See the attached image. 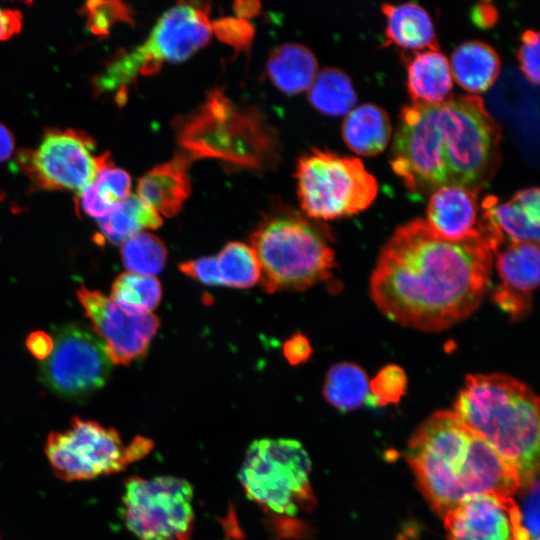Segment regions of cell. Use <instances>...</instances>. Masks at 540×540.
<instances>
[{
  "label": "cell",
  "instance_id": "22",
  "mask_svg": "<svg viewBox=\"0 0 540 540\" xmlns=\"http://www.w3.org/2000/svg\"><path fill=\"white\" fill-rule=\"evenodd\" d=\"M392 133L386 111L365 103L352 109L342 124V137L347 146L357 154L372 156L384 150Z\"/></svg>",
  "mask_w": 540,
  "mask_h": 540
},
{
  "label": "cell",
  "instance_id": "37",
  "mask_svg": "<svg viewBox=\"0 0 540 540\" xmlns=\"http://www.w3.org/2000/svg\"><path fill=\"white\" fill-rule=\"evenodd\" d=\"M522 72L533 84L539 82V32L526 30L521 37V45L517 52Z\"/></svg>",
  "mask_w": 540,
  "mask_h": 540
},
{
  "label": "cell",
  "instance_id": "12",
  "mask_svg": "<svg viewBox=\"0 0 540 540\" xmlns=\"http://www.w3.org/2000/svg\"><path fill=\"white\" fill-rule=\"evenodd\" d=\"M95 142L82 131L47 130L34 150L21 152L18 162L36 187L79 192L96 177L109 154H95Z\"/></svg>",
  "mask_w": 540,
  "mask_h": 540
},
{
  "label": "cell",
  "instance_id": "3",
  "mask_svg": "<svg viewBox=\"0 0 540 540\" xmlns=\"http://www.w3.org/2000/svg\"><path fill=\"white\" fill-rule=\"evenodd\" d=\"M406 456L422 493L441 516L467 496H513L522 487L517 470L454 411L430 416L412 436Z\"/></svg>",
  "mask_w": 540,
  "mask_h": 540
},
{
  "label": "cell",
  "instance_id": "7",
  "mask_svg": "<svg viewBox=\"0 0 540 540\" xmlns=\"http://www.w3.org/2000/svg\"><path fill=\"white\" fill-rule=\"evenodd\" d=\"M210 8L181 2L158 19L147 40L116 55L95 79L99 92L121 91L137 76L151 75L165 62H181L204 47L211 37Z\"/></svg>",
  "mask_w": 540,
  "mask_h": 540
},
{
  "label": "cell",
  "instance_id": "13",
  "mask_svg": "<svg viewBox=\"0 0 540 540\" xmlns=\"http://www.w3.org/2000/svg\"><path fill=\"white\" fill-rule=\"evenodd\" d=\"M50 356L42 364L41 377L54 393L82 400L107 381L111 361L103 342L78 324L61 327Z\"/></svg>",
  "mask_w": 540,
  "mask_h": 540
},
{
  "label": "cell",
  "instance_id": "27",
  "mask_svg": "<svg viewBox=\"0 0 540 540\" xmlns=\"http://www.w3.org/2000/svg\"><path fill=\"white\" fill-rule=\"evenodd\" d=\"M308 99L316 110L332 116L350 112L357 100L350 78L334 67H326L316 74Z\"/></svg>",
  "mask_w": 540,
  "mask_h": 540
},
{
  "label": "cell",
  "instance_id": "40",
  "mask_svg": "<svg viewBox=\"0 0 540 540\" xmlns=\"http://www.w3.org/2000/svg\"><path fill=\"white\" fill-rule=\"evenodd\" d=\"M21 27L20 11L0 7V41L11 38L21 30Z\"/></svg>",
  "mask_w": 540,
  "mask_h": 540
},
{
  "label": "cell",
  "instance_id": "16",
  "mask_svg": "<svg viewBox=\"0 0 540 540\" xmlns=\"http://www.w3.org/2000/svg\"><path fill=\"white\" fill-rule=\"evenodd\" d=\"M425 221L436 234L448 240L462 241L486 235L498 248L504 242L486 200L479 204L478 192L465 187L446 186L430 194Z\"/></svg>",
  "mask_w": 540,
  "mask_h": 540
},
{
  "label": "cell",
  "instance_id": "24",
  "mask_svg": "<svg viewBox=\"0 0 540 540\" xmlns=\"http://www.w3.org/2000/svg\"><path fill=\"white\" fill-rule=\"evenodd\" d=\"M267 72L278 89L295 94L311 86L317 74V60L306 46L285 43L270 53Z\"/></svg>",
  "mask_w": 540,
  "mask_h": 540
},
{
  "label": "cell",
  "instance_id": "14",
  "mask_svg": "<svg viewBox=\"0 0 540 540\" xmlns=\"http://www.w3.org/2000/svg\"><path fill=\"white\" fill-rule=\"evenodd\" d=\"M77 296L95 332L102 338L105 352L114 364L127 365L146 354L159 328L152 314H130L103 293L84 285Z\"/></svg>",
  "mask_w": 540,
  "mask_h": 540
},
{
  "label": "cell",
  "instance_id": "21",
  "mask_svg": "<svg viewBox=\"0 0 540 540\" xmlns=\"http://www.w3.org/2000/svg\"><path fill=\"white\" fill-rule=\"evenodd\" d=\"M407 76L412 102L439 103L453 85L449 61L440 51L416 52L408 63Z\"/></svg>",
  "mask_w": 540,
  "mask_h": 540
},
{
  "label": "cell",
  "instance_id": "39",
  "mask_svg": "<svg viewBox=\"0 0 540 540\" xmlns=\"http://www.w3.org/2000/svg\"><path fill=\"white\" fill-rule=\"evenodd\" d=\"M285 358L292 365H298L309 359L312 348L308 339L300 334L292 335L283 345Z\"/></svg>",
  "mask_w": 540,
  "mask_h": 540
},
{
  "label": "cell",
  "instance_id": "34",
  "mask_svg": "<svg viewBox=\"0 0 540 540\" xmlns=\"http://www.w3.org/2000/svg\"><path fill=\"white\" fill-rule=\"evenodd\" d=\"M77 207L93 218L101 219L118 202L94 180L78 192Z\"/></svg>",
  "mask_w": 540,
  "mask_h": 540
},
{
  "label": "cell",
  "instance_id": "20",
  "mask_svg": "<svg viewBox=\"0 0 540 540\" xmlns=\"http://www.w3.org/2000/svg\"><path fill=\"white\" fill-rule=\"evenodd\" d=\"M386 16V45L396 44L411 50L439 51L433 22L429 13L414 2L382 4Z\"/></svg>",
  "mask_w": 540,
  "mask_h": 540
},
{
  "label": "cell",
  "instance_id": "5",
  "mask_svg": "<svg viewBox=\"0 0 540 540\" xmlns=\"http://www.w3.org/2000/svg\"><path fill=\"white\" fill-rule=\"evenodd\" d=\"M179 145L193 159L214 158L246 168H267L278 159V141L263 115L211 90L203 104L174 121Z\"/></svg>",
  "mask_w": 540,
  "mask_h": 540
},
{
  "label": "cell",
  "instance_id": "6",
  "mask_svg": "<svg viewBox=\"0 0 540 540\" xmlns=\"http://www.w3.org/2000/svg\"><path fill=\"white\" fill-rule=\"evenodd\" d=\"M269 293L304 290L331 276L335 254L322 230L290 211L265 216L250 237Z\"/></svg>",
  "mask_w": 540,
  "mask_h": 540
},
{
  "label": "cell",
  "instance_id": "46",
  "mask_svg": "<svg viewBox=\"0 0 540 540\" xmlns=\"http://www.w3.org/2000/svg\"><path fill=\"white\" fill-rule=\"evenodd\" d=\"M1 540V539H0Z\"/></svg>",
  "mask_w": 540,
  "mask_h": 540
},
{
  "label": "cell",
  "instance_id": "9",
  "mask_svg": "<svg viewBox=\"0 0 540 540\" xmlns=\"http://www.w3.org/2000/svg\"><path fill=\"white\" fill-rule=\"evenodd\" d=\"M151 447L141 436L125 443L117 430L74 417L68 428L49 433L44 452L53 474L72 482L119 473Z\"/></svg>",
  "mask_w": 540,
  "mask_h": 540
},
{
  "label": "cell",
  "instance_id": "30",
  "mask_svg": "<svg viewBox=\"0 0 540 540\" xmlns=\"http://www.w3.org/2000/svg\"><path fill=\"white\" fill-rule=\"evenodd\" d=\"M167 249L157 236L140 232L126 240L121 248L124 267L132 273L152 276L159 274L167 260Z\"/></svg>",
  "mask_w": 540,
  "mask_h": 540
},
{
  "label": "cell",
  "instance_id": "8",
  "mask_svg": "<svg viewBox=\"0 0 540 540\" xmlns=\"http://www.w3.org/2000/svg\"><path fill=\"white\" fill-rule=\"evenodd\" d=\"M311 461L291 438H261L248 446L238 478L247 497L268 511L295 516L314 504Z\"/></svg>",
  "mask_w": 540,
  "mask_h": 540
},
{
  "label": "cell",
  "instance_id": "35",
  "mask_svg": "<svg viewBox=\"0 0 540 540\" xmlns=\"http://www.w3.org/2000/svg\"><path fill=\"white\" fill-rule=\"evenodd\" d=\"M94 181L108 191L119 202L130 195L131 179L121 168L113 166L108 159L99 169Z\"/></svg>",
  "mask_w": 540,
  "mask_h": 540
},
{
  "label": "cell",
  "instance_id": "45",
  "mask_svg": "<svg viewBox=\"0 0 540 540\" xmlns=\"http://www.w3.org/2000/svg\"><path fill=\"white\" fill-rule=\"evenodd\" d=\"M398 540H407V538L405 536H401L398 538Z\"/></svg>",
  "mask_w": 540,
  "mask_h": 540
},
{
  "label": "cell",
  "instance_id": "28",
  "mask_svg": "<svg viewBox=\"0 0 540 540\" xmlns=\"http://www.w3.org/2000/svg\"><path fill=\"white\" fill-rule=\"evenodd\" d=\"M161 297V284L155 277L124 272L115 279L110 298L127 313L147 314Z\"/></svg>",
  "mask_w": 540,
  "mask_h": 540
},
{
  "label": "cell",
  "instance_id": "25",
  "mask_svg": "<svg viewBox=\"0 0 540 540\" xmlns=\"http://www.w3.org/2000/svg\"><path fill=\"white\" fill-rule=\"evenodd\" d=\"M162 225L160 215L140 200L129 195L116 203L106 216L99 220V243H124L144 229H157Z\"/></svg>",
  "mask_w": 540,
  "mask_h": 540
},
{
  "label": "cell",
  "instance_id": "26",
  "mask_svg": "<svg viewBox=\"0 0 540 540\" xmlns=\"http://www.w3.org/2000/svg\"><path fill=\"white\" fill-rule=\"evenodd\" d=\"M323 394L340 411L356 409L369 399L367 374L352 362L337 363L326 374Z\"/></svg>",
  "mask_w": 540,
  "mask_h": 540
},
{
  "label": "cell",
  "instance_id": "38",
  "mask_svg": "<svg viewBox=\"0 0 540 540\" xmlns=\"http://www.w3.org/2000/svg\"><path fill=\"white\" fill-rule=\"evenodd\" d=\"M186 276L209 286H221L217 270L216 256H203L179 265Z\"/></svg>",
  "mask_w": 540,
  "mask_h": 540
},
{
  "label": "cell",
  "instance_id": "43",
  "mask_svg": "<svg viewBox=\"0 0 540 540\" xmlns=\"http://www.w3.org/2000/svg\"><path fill=\"white\" fill-rule=\"evenodd\" d=\"M14 149V139L11 132L0 124V162L7 160Z\"/></svg>",
  "mask_w": 540,
  "mask_h": 540
},
{
  "label": "cell",
  "instance_id": "31",
  "mask_svg": "<svg viewBox=\"0 0 540 540\" xmlns=\"http://www.w3.org/2000/svg\"><path fill=\"white\" fill-rule=\"evenodd\" d=\"M406 375L400 367L388 365L382 368L369 382V401L373 405L384 406L396 403L405 392Z\"/></svg>",
  "mask_w": 540,
  "mask_h": 540
},
{
  "label": "cell",
  "instance_id": "2",
  "mask_svg": "<svg viewBox=\"0 0 540 540\" xmlns=\"http://www.w3.org/2000/svg\"><path fill=\"white\" fill-rule=\"evenodd\" d=\"M501 128L474 94L401 110L390 164L405 187L432 194L446 186L479 192L500 163Z\"/></svg>",
  "mask_w": 540,
  "mask_h": 540
},
{
  "label": "cell",
  "instance_id": "4",
  "mask_svg": "<svg viewBox=\"0 0 540 540\" xmlns=\"http://www.w3.org/2000/svg\"><path fill=\"white\" fill-rule=\"evenodd\" d=\"M454 412L518 472L522 486L538 477L539 399L502 373L465 378Z\"/></svg>",
  "mask_w": 540,
  "mask_h": 540
},
{
  "label": "cell",
  "instance_id": "18",
  "mask_svg": "<svg viewBox=\"0 0 540 540\" xmlns=\"http://www.w3.org/2000/svg\"><path fill=\"white\" fill-rule=\"evenodd\" d=\"M192 160L181 150L171 160L149 170L138 181L137 197L159 215H177L191 192L188 168Z\"/></svg>",
  "mask_w": 540,
  "mask_h": 540
},
{
  "label": "cell",
  "instance_id": "15",
  "mask_svg": "<svg viewBox=\"0 0 540 540\" xmlns=\"http://www.w3.org/2000/svg\"><path fill=\"white\" fill-rule=\"evenodd\" d=\"M442 517L448 540H531L512 496H467Z\"/></svg>",
  "mask_w": 540,
  "mask_h": 540
},
{
  "label": "cell",
  "instance_id": "32",
  "mask_svg": "<svg viewBox=\"0 0 540 540\" xmlns=\"http://www.w3.org/2000/svg\"><path fill=\"white\" fill-rule=\"evenodd\" d=\"M88 24L96 34L108 33L110 27L119 21L131 22V10L118 1H93L85 6Z\"/></svg>",
  "mask_w": 540,
  "mask_h": 540
},
{
  "label": "cell",
  "instance_id": "29",
  "mask_svg": "<svg viewBox=\"0 0 540 540\" xmlns=\"http://www.w3.org/2000/svg\"><path fill=\"white\" fill-rule=\"evenodd\" d=\"M220 285L230 288H250L261 276L260 265L252 248L241 242L227 243L216 255Z\"/></svg>",
  "mask_w": 540,
  "mask_h": 540
},
{
  "label": "cell",
  "instance_id": "17",
  "mask_svg": "<svg viewBox=\"0 0 540 540\" xmlns=\"http://www.w3.org/2000/svg\"><path fill=\"white\" fill-rule=\"evenodd\" d=\"M494 255L500 283L493 292V301L511 319L522 318L531 308L539 283V245L509 242Z\"/></svg>",
  "mask_w": 540,
  "mask_h": 540
},
{
  "label": "cell",
  "instance_id": "1",
  "mask_svg": "<svg viewBox=\"0 0 540 540\" xmlns=\"http://www.w3.org/2000/svg\"><path fill=\"white\" fill-rule=\"evenodd\" d=\"M498 246L486 235L452 241L422 218L399 226L381 249L370 280L374 304L389 319L437 332L482 303Z\"/></svg>",
  "mask_w": 540,
  "mask_h": 540
},
{
  "label": "cell",
  "instance_id": "42",
  "mask_svg": "<svg viewBox=\"0 0 540 540\" xmlns=\"http://www.w3.org/2000/svg\"><path fill=\"white\" fill-rule=\"evenodd\" d=\"M473 18L476 24L487 27L496 21L497 12L492 5L482 3L474 8Z\"/></svg>",
  "mask_w": 540,
  "mask_h": 540
},
{
  "label": "cell",
  "instance_id": "23",
  "mask_svg": "<svg viewBox=\"0 0 540 540\" xmlns=\"http://www.w3.org/2000/svg\"><path fill=\"white\" fill-rule=\"evenodd\" d=\"M449 65L456 82L472 93L487 90L495 82L500 71L497 52L479 40L461 43L453 51Z\"/></svg>",
  "mask_w": 540,
  "mask_h": 540
},
{
  "label": "cell",
  "instance_id": "19",
  "mask_svg": "<svg viewBox=\"0 0 540 540\" xmlns=\"http://www.w3.org/2000/svg\"><path fill=\"white\" fill-rule=\"evenodd\" d=\"M492 220L509 242H539V189L530 187L518 191L507 202L498 203L493 195L486 196Z\"/></svg>",
  "mask_w": 540,
  "mask_h": 540
},
{
  "label": "cell",
  "instance_id": "11",
  "mask_svg": "<svg viewBox=\"0 0 540 540\" xmlns=\"http://www.w3.org/2000/svg\"><path fill=\"white\" fill-rule=\"evenodd\" d=\"M193 495L191 484L180 477L131 476L123 486L122 519L138 540H190Z\"/></svg>",
  "mask_w": 540,
  "mask_h": 540
},
{
  "label": "cell",
  "instance_id": "10",
  "mask_svg": "<svg viewBox=\"0 0 540 540\" xmlns=\"http://www.w3.org/2000/svg\"><path fill=\"white\" fill-rule=\"evenodd\" d=\"M297 193L305 214L331 220L366 209L378 192L375 177L360 159L312 149L297 165Z\"/></svg>",
  "mask_w": 540,
  "mask_h": 540
},
{
  "label": "cell",
  "instance_id": "36",
  "mask_svg": "<svg viewBox=\"0 0 540 540\" xmlns=\"http://www.w3.org/2000/svg\"><path fill=\"white\" fill-rule=\"evenodd\" d=\"M522 508H520L522 523L531 540H539V480L538 477L524 484Z\"/></svg>",
  "mask_w": 540,
  "mask_h": 540
},
{
  "label": "cell",
  "instance_id": "33",
  "mask_svg": "<svg viewBox=\"0 0 540 540\" xmlns=\"http://www.w3.org/2000/svg\"><path fill=\"white\" fill-rule=\"evenodd\" d=\"M211 30L223 42L237 51L250 47L254 28L248 20L239 17H222L211 22Z\"/></svg>",
  "mask_w": 540,
  "mask_h": 540
},
{
  "label": "cell",
  "instance_id": "41",
  "mask_svg": "<svg viewBox=\"0 0 540 540\" xmlns=\"http://www.w3.org/2000/svg\"><path fill=\"white\" fill-rule=\"evenodd\" d=\"M26 344L28 350L39 360L48 358L54 346L52 338L42 331L31 333Z\"/></svg>",
  "mask_w": 540,
  "mask_h": 540
},
{
  "label": "cell",
  "instance_id": "44",
  "mask_svg": "<svg viewBox=\"0 0 540 540\" xmlns=\"http://www.w3.org/2000/svg\"><path fill=\"white\" fill-rule=\"evenodd\" d=\"M234 10L237 17L247 20L259 12L260 3L257 1H237L234 3Z\"/></svg>",
  "mask_w": 540,
  "mask_h": 540
}]
</instances>
